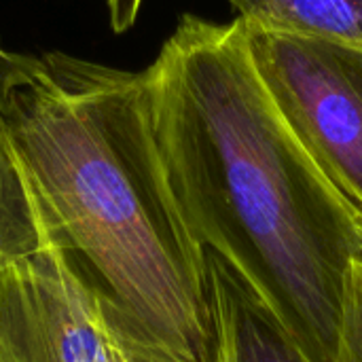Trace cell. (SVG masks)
Instances as JSON below:
<instances>
[{"mask_svg": "<svg viewBox=\"0 0 362 362\" xmlns=\"http://www.w3.org/2000/svg\"><path fill=\"white\" fill-rule=\"evenodd\" d=\"M214 362H312L252 286L206 250Z\"/></svg>", "mask_w": 362, "mask_h": 362, "instance_id": "5", "label": "cell"}, {"mask_svg": "<svg viewBox=\"0 0 362 362\" xmlns=\"http://www.w3.org/2000/svg\"><path fill=\"white\" fill-rule=\"evenodd\" d=\"M4 55H6V51H4V49H2V47H0V62H2V59H4Z\"/></svg>", "mask_w": 362, "mask_h": 362, "instance_id": "10", "label": "cell"}, {"mask_svg": "<svg viewBox=\"0 0 362 362\" xmlns=\"http://www.w3.org/2000/svg\"><path fill=\"white\" fill-rule=\"evenodd\" d=\"M51 231L0 117V267L36 252Z\"/></svg>", "mask_w": 362, "mask_h": 362, "instance_id": "7", "label": "cell"}, {"mask_svg": "<svg viewBox=\"0 0 362 362\" xmlns=\"http://www.w3.org/2000/svg\"><path fill=\"white\" fill-rule=\"evenodd\" d=\"M248 28L362 49V0H229Z\"/></svg>", "mask_w": 362, "mask_h": 362, "instance_id": "6", "label": "cell"}, {"mask_svg": "<svg viewBox=\"0 0 362 362\" xmlns=\"http://www.w3.org/2000/svg\"><path fill=\"white\" fill-rule=\"evenodd\" d=\"M335 362H362V252L350 265Z\"/></svg>", "mask_w": 362, "mask_h": 362, "instance_id": "8", "label": "cell"}, {"mask_svg": "<svg viewBox=\"0 0 362 362\" xmlns=\"http://www.w3.org/2000/svg\"><path fill=\"white\" fill-rule=\"evenodd\" d=\"M0 117L53 240L142 362H214L206 252L165 178L146 70L0 62Z\"/></svg>", "mask_w": 362, "mask_h": 362, "instance_id": "2", "label": "cell"}, {"mask_svg": "<svg viewBox=\"0 0 362 362\" xmlns=\"http://www.w3.org/2000/svg\"><path fill=\"white\" fill-rule=\"evenodd\" d=\"M0 362H142L66 250L49 240L0 267Z\"/></svg>", "mask_w": 362, "mask_h": 362, "instance_id": "4", "label": "cell"}, {"mask_svg": "<svg viewBox=\"0 0 362 362\" xmlns=\"http://www.w3.org/2000/svg\"><path fill=\"white\" fill-rule=\"evenodd\" d=\"M244 30L252 64L286 125L362 214V49L246 23Z\"/></svg>", "mask_w": 362, "mask_h": 362, "instance_id": "3", "label": "cell"}, {"mask_svg": "<svg viewBox=\"0 0 362 362\" xmlns=\"http://www.w3.org/2000/svg\"><path fill=\"white\" fill-rule=\"evenodd\" d=\"M106 6H108V19L112 32L123 34L136 23L142 0H106Z\"/></svg>", "mask_w": 362, "mask_h": 362, "instance_id": "9", "label": "cell"}, {"mask_svg": "<svg viewBox=\"0 0 362 362\" xmlns=\"http://www.w3.org/2000/svg\"><path fill=\"white\" fill-rule=\"evenodd\" d=\"M168 185L202 248L225 259L312 362H335L362 214L267 93L244 23L180 15L146 68Z\"/></svg>", "mask_w": 362, "mask_h": 362, "instance_id": "1", "label": "cell"}]
</instances>
